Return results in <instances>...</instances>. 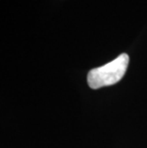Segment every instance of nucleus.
Masks as SVG:
<instances>
[{"mask_svg":"<svg viewBox=\"0 0 147 148\" xmlns=\"http://www.w3.org/2000/svg\"><path fill=\"white\" fill-rule=\"evenodd\" d=\"M128 63L129 56L121 53L109 63L92 69L87 75L88 85L92 89H99L118 83L126 73Z\"/></svg>","mask_w":147,"mask_h":148,"instance_id":"1","label":"nucleus"}]
</instances>
